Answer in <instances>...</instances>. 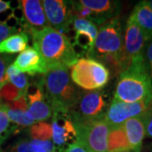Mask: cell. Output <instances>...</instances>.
Returning a JSON list of instances; mask_svg holds the SVG:
<instances>
[{
    "instance_id": "obj_1",
    "label": "cell",
    "mask_w": 152,
    "mask_h": 152,
    "mask_svg": "<svg viewBox=\"0 0 152 152\" xmlns=\"http://www.w3.org/2000/svg\"><path fill=\"white\" fill-rule=\"evenodd\" d=\"M33 48L43 58L48 70L69 69L80 59L66 35L51 26L30 31Z\"/></svg>"
},
{
    "instance_id": "obj_2",
    "label": "cell",
    "mask_w": 152,
    "mask_h": 152,
    "mask_svg": "<svg viewBox=\"0 0 152 152\" xmlns=\"http://www.w3.org/2000/svg\"><path fill=\"white\" fill-rule=\"evenodd\" d=\"M113 99L127 103L152 101V80L145 57L133 61L120 75Z\"/></svg>"
},
{
    "instance_id": "obj_3",
    "label": "cell",
    "mask_w": 152,
    "mask_h": 152,
    "mask_svg": "<svg viewBox=\"0 0 152 152\" xmlns=\"http://www.w3.org/2000/svg\"><path fill=\"white\" fill-rule=\"evenodd\" d=\"M43 84L53 112H69L83 91L73 82L68 69L48 70L43 75Z\"/></svg>"
},
{
    "instance_id": "obj_4",
    "label": "cell",
    "mask_w": 152,
    "mask_h": 152,
    "mask_svg": "<svg viewBox=\"0 0 152 152\" xmlns=\"http://www.w3.org/2000/svg\"><path fill=\"white\" fill-rule=\"evenodd\" d=\"M108 55L120 60L124 71L128 69L124 54V39L118 16L110 19L100 26L94 45L87 54V58L98 60Z\"/></svg>"
},
{
    "instance_id": "obj_5",
    "label": "cell",
    "mask_w": 152,
    "mask_h": 152,
    "mask_svg": "<svg viewBox=\"0 0 152 152\" xmlns=\"http://www.w3.org/2000/svg\"><path fill=\"white\" fill-rule=\"evenodd\" d=\"M71 79L82 89L98 90L108 83L110 73L97 60L81 58L71 68Z\"/></svg>"
},
{
    "instance_id": "obj_6",
    "label": "cell",
    "mask_w": 152,
    "mask_h": 152,
    "mask_svg": "<svg viewBox=\"0 0 152 152\" xmlns=\"http://www.w3.org/2000/svg\"><path fill=\"white\" fill-rule=\"evenodd\" d=\"M73 121V120H72ZM77 142L91 152H107V139L110 126L105 118L73 121Z\"/></svg>"
},
{
    "instance_id": "obj_7",
    "label": "cell",
    "mask_w": 152,
    "mask_h": 152,
    "mask_svg": "<svg viewBox=\"0 0 152 152\" xmlns=\"http://www.w3.org/2000/svg\"><path fill=\"white\" fill-rule=\"evenodd\" d=\"M108 109L103 91H82L76 105L69 112L73 121L105 118Z\"/></svg>"
},
{
    "instance_id": "obj_8",
    "label": "cell",
    "mask_w": 152,
    "mask_h": 152,
    "mask_svg": "<svg viewBox=\"0 0 152 152\" xmlns=\"http://www.w3.org/2000/svg\"><path fill=\"white\" fill-rule=\"evenodd\" d=\"M52 118V139L58 152L67 149L77 142L75 129L69 112L54 111Z\"/></svg>"
},
{
    "instance_id": "obj_9",
    "label": "cell",
    "mask_w": 152,
    "mask_h": 152,
    "mask_svg": "<svg viewBox=\"0 0 152 152\" xmlns=\"http://www.w3.org/2000/svg\"><path fill=\"white\" fill-rule=\"evenodd\" d=\"M26 96L29 112L36 122H44L53 116V107L44 87L43 75L29 85Z\"/></svg>"
},
{
    "instance_id": "obj_10",
    "label": "cell",
    "mask_w": 152,
    "mask_h": 152,
    "mask_svg": "<svg viewBox=\"0 0 152 152\" xmlns=\"http://www.w3.org/2000/svg\"><path fill=\"white\" fill-rule=\"evenodd\" d=\"M70 31L75 32L70 42L77 55L79 57L87 56L92 48L97 36V26L87 20L70 18L69 31Z\"/></svg>"
},
{
    "instance_id": "obj_11",
    "label": "cell",
    "mask_w": 152,
    "mask_h": 152,
    "mask_svg": "<svg viewBox=\"0 0 152 152\" xmlns=\"http://www.w3.org/2000/svg\"><path fill=\"white\" fill-rule=\"evenodd\" d=\"M151 104L152 101L127 103L113 99L106 113L105 120L110 127L123 125L127 120L143 115Z\"/></svg>"
},
{
    "instance_id": "obj_12",
    "label": "cell",
    "mask_w": 152,
    "mask_h": 152,
    "mask_svg": "<svg viewBox=\"0 0 152 152\" xmlns=\"http://www.w3.org/2000/svg\"><path fill=\"white\" fill-rule=\"evenodd\" d=\"M146 41L141 29L137 24L134 15L130 14L127 20L124 40V54L128 68L134 60L144 58Z\"/></svg>"
},
{
    "instance_id": "obj_13",
    "label": "cell",
    "mask_w": 152,
    "mask_h": 152,
    "mask_svg": "<svg viewBox=\"0 0 152 152\" xmlns=\"http://www.w3.org/2000/svg\"><path fill=\"white\" fill-rule=\"evenodd\" d=\"M49 26L66 35L69 29L70 18L69 2L62 0L42 1Z\"/></svg>"
},
{
    "instance_id": "obj_14",
    "label": "cell",
    "mask_w": 152,
    "mask_h": 152,
    "mask_svg": "<svg viewBox=\"0 0 152 152\" xmlns=\"http://www.w3.org/2000/svg\"><path fill=\"white\" fill-rule=\"evenodd\" d=\"M13 65L22 73H27L30 75H45L48 71V66L42 55L37 50L27 47L15 60Z\"/></svg>"
},
{
    "instance_id": "obj_15",
    "label": "cell",
    "mask_w": 152,
    "mask_h": 152,
    "mask_svg": "<svg viewBox=\"0 0 152 152\" xmlns=\"http://www.w3.org/2000/svg\"><path fill=\"white\" fill-rule=\"evenodd\" d=\"M26 24V31L30 32L32 30H42L49 26L48 22L44 12L42 1L39 0H24L20 1Z\"/></svg>"
},
{
    "instance_id": "obj_16",
    "label": "cell",
    "mask_w": 152,
    "mask_h": 152,
    "mask_svg": "<svg viewBox=\"0 0 152 152\" xmlns=\"http://www.w3.org/2000/svg\"><path fill=\"white\" fill-rule=\"evenodd\" d=\"M82 4L92 11L96 16V25H103L105 22L118 16V4L110 0H81Z\"/></svg>"
},
{
    "instance_id": "obj_17",
    "label": "cell",
    "mask_w": 152,
    "mask_h": 152,
    "mask_svg": "<svg viewBox=\"0 0 152 152\" xmlns=\"http://www.w3.org/2000/svg\"><path fill=\"white\" fill-rule=\"evenodd\" d=\"M123 127L131 149L136 152H140L143 140L145 136L143 115L127 120L124 123Z\"/></svg>"
},
{
    "instance_id": "obj_18",
    "label": "cell",
    "mask_w": 152,
    "mask_h": 152,
    "mask_svg": "<svg viewBox=\"0 0 152 152\" xmlns=\"http://www.w3.org/2000/svg\"><path fill=\"white\" fill-rule=\"evenodd\" d=\"M131 14L141 29L145 41L151 42L152 40V11L148 1H141L136 4Z\"/></svg>"
},
{
    "instance_id": "obj_19",
    "label": "cell",
    "mask_w": 152,
    "mask_h": 152,
    "mask_svg": "<svg viewBox=\"0 0 152 152\" xmlns=\"http://www.w3.org/2000/svg\"><path fill=\"white\" fill-rule=\"evenodd\" d=\"M107 152H136L131 149L123 125L110 127Z\"/></svg>"
},
{
    "instance_id": "obj_20",
    "label": "cell",
    "mask_w": 152,
    "mask_h": 152,
    "mask_svg": "<svg viewBox=\"0 0 152 152\" xmlns=\"http://www.w3.org/2000/svg\"><path fill=\"white\" fill-rule=\"evenodd\" d=\"M29 42L26 33L20 32L13 35L0 42V53H17L27 48Z\"/></svg>"
},
{
    "instance_id": "obj_21",
    "label": "cell",
    "mask_w": 152,
    "mask_h": 152,
    "mask_svg": "<svg viewBox=\"0 0 152 152\" xmlns=\"http://www.w3.org/2000/svg\"><path fill=\"white\" fill-rule=\"evenodd\" d=\"M6 74L9 78V81H10L12 85H14L23 92H26V90L29 86V83H28L27 77L24 73L17 69L15 66L11 64L7 69Z\"/></svg>"
},
{
    "instance_id": "obj_22",
    "label": "cell",
    "mask_w": 152,
    "mask_h": 152,
    "mask_svg": "<svg viewBox=\"0 0 152 152\" xmlns=\"http://www.w3.org/2000/svg\"><path fill=\"white\" fill-rule=\"evenodd\" d=\"M28 134L33 140H50L52 138V126L46 122H37L31 126Z\"/></svg>"
},
{
    "instance_id": "obj_23",
    "label": "cell",
    "mask_w": 152,
    "mask_h": 152,
    "mask_svg": "<svg viewBox=\"0 0 152 152\" xmlns=\"http://www.w3.org/2000/svg\"><path fill=\"white\" fill-rule=\"evenodd\" d=\"M7 114L9 119L13 123L16 124L22 127H31L37 122L33 119L31 114L30 113L29 110L27 112H23L20 110H14V109H7Z\"/></svg>"
},
{
    "instance_id": "obj_24",
    "label": "cell",
    "mask_w": 152,
    "mask_h": 152,
    "mask_svg": "<svg viewBox=\"0 0 152 152\" xmlns=\"http://www.w3.org/2000/svg\"><path fill=\"white\" fill-rule=\"evenodd\" d=\"M8 107L4 104L0 107V145L4 142L7 137L10 135L13 132L16 130L15 126H11L10 119L7 114Z\"/></svg>"
},
{
    "instance_id": "obj_25",
    "label": "cell",
    "mask_w": 152,
    "mask_h": 152,
    "mask_svg": "<svg viewBox=\"0 0 152 152\" xmlns=\"http://www.w3.org/2000/svg\"><path fill=\"white\" fill-rule=\"evenodd\" d=\"M24 95H26V93L20 91L11 83H7L0 89V96L8 102H15Z\"/></svg>"
},
{
    "instance_id": "obj_26",
    "label": "cell",
    "mask_w": 152,
    "mask_h": 152,
    "mask_svg": "<svg viewBox=\"0 0 152 152\" xmlns=\"http://www.w3.org/2000/svg\"><path fill=\"white\" fill-rule=\"evenodd\" d=\"M11 61H12V57L0 56V89L10 82L6 71L7 69L10 67Z\"/></svg>"
},
{
    "instance_id": "obj_27",
    "label": "cell",
    "mask_w": 152,
    "mask_h": 152,
    "mask_svg": "<svg viewBox=\"0 0 152 152\" xmlns=\"http://www.w3.org/2000/svg\"><path fill=\"white\" fill-rule=\"evenodd\" d=\"M8 108L14 109V110H20V111H23V112H27L29 110L27 103V99L26 95H24L23 96L19 98L18 100L12 102H8V103L4 104Z\"/></svg>"
},
{
    "instance_id": "obj_28",
    "label": "cell",
    "mask_w": 152,
    "mask_h": 152,
    "mask_svg": "<svg viewBox=\"0 0 152 152\" xmlns=\"http://www.w3.org/2000/svg\"><path fill=\"white\" fill-rule=\"evenodd\" d=\"M145 127V135L152 138V104L146 112L143 114Z\"/></svg>"
},
{
    "instance_id": "obj_29",
    "label": "cell",
    "mask_w": 152,
    "mask_h": 152,
    "mask_svg": "<svg viewBox=\"0 0 152 152\" xmlns=\"http://www.w3.org/2000/svg\"><path fill=\"white\" fill-rule=\"evenodd\" d=\"M10 152H31L30 140H20L12 146Z\"/></svg>"
},
{
    "instance_id": "obj_30",
    "label": "cell",
    "mask_w": 152,
    "mask_h": 152,
    "mask_svg": "<svg viewBox=\"0 0 152 152\" xmlns=\"http://www.w3.org/2000/svg\"><path fill=\"white\" fill-rule=\"evenodd\" d=\"M18 32L17 30L10 28L4 23H0V42Z\"/></svg>"
},
{
    "instance_id": "obj_31",
    "label": "cell",
    "mask_w": 152,
    "mask_h": 152,
    "mask_svg": "<svg viewBox=\"0 0 152 152\" xmlns=\"http://www.w3.org/2000/svg\"><path fill=\"white\" fill-rule=\"evenodd\" d=\"M145 60V64H146L148 70L152 80V40L151 41L150 44L147 46Z\"/></svg>"
},
{
    "instance_id": "obj_32",
    "label": "cell",
    "mask_w": 152,
    "mask_h": 152,
    "mask_svg": "<svg viewBox=\"0 0 152 152\" xmlns=\"http://www.w3.org/2000/svg\"><path fill=\"white\" fill-rule=\"evenodd\" d=\"M65 152H91L86 147L84 146L79 142H75L67 149Z\"/></svg>"
},
{
    "instance_id": "obj_33",
    "label": "cell",
    "mask_w": 152,
    "mask_h": 152,
    "mask_svg": "<svg viewBox=\"0 0 152 152\" xmlns=\"http://www.w3.org/2000/svg\"><path fill=\"white\" fill-rule=\"evenodd\" d=\"M11 9L10 2H4V1H1L0 0V13L4 12L7 10Z\"/></svg>"
},
{
    "instance_id": "obj_34",
    "label": "cell",
    "mask_w": 152,
    "mask_h": 152,
    "mask_svg": "<svg viewBox=\"0 0 152 152\" xmlns=\"http://www.w3.org/2000/svg\"><path fill=\"white\" fill-rule=\"evenodd\" d=\"M148 4H149V6H150V8L152 11V0L151 1H148Z\"/></svg>"
},
{
    "instance_id": "obj_35",
    "label": "cell",
    "mask_w": 152,
    "mask_h": 152,
    "mask_svg": "<svg viewBox=\"0 0 152 152\" xmlns=\"http://www.w3.org/2000/svg\"><path fill=\"white\" fill-rule=\"evenodd\" d=\"M0 152H3V151L1 150V148H0Z\"/></svg>"
},
{
    "instance_id": "obj_36",
    "label": "cell",
    "mask_w": 152,
    "mask_h": 152,
    "mask_svg": "<svg viewBox=\"0 0 152 152\" xmlns=\"http://www.w3.org/2000/svg\"><path fill=\"white\" fill-rule=\"evenodd\" d=\"M0 99H1V96H0Z\"/></svg>"
}]
</instances>
